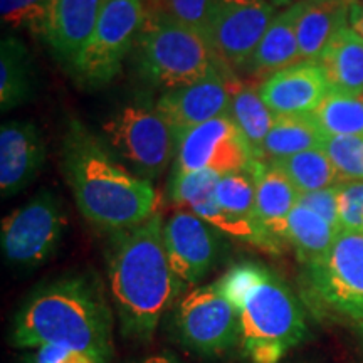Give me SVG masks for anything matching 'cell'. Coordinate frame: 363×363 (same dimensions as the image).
Returning <instances> with one entry per match:
<instances>
[{"label": "cell", "instance_id": "484cf974", "mask_svg": "<svg viewBox=\"0 0 363 363\" xmlns=\"http://www.w3.org/2000/svg\"><path fill=\"white\" fill-rule=\"evenodd\" d=\"M291 180L299 194L333 189L347 182L321 148L269 162Z\"/></svg>", "mask_w": 363, "mask_h": 363}, {"label": "cell", "instance_id": "8992f818", "mask_svg": "<svg viewBox=\"0 0 363 363\" xmlns=\"http://www.w3.org/2000/svg\"><path fill=\"white\" fill-rule=\"evenodd\" d=\"M103 133L110 152L126 169L150 182L158 179L175 157L174 131L152 104H125L103 125Z\"/></svg>", "mask_w": 363, "mask_h": 363}, {"label": "cell", "instance_id": "4dcf8cb0", "mask_svg": "<svg viewBox=\"0 0 363 363\" xmlns=\"http://www.w3.org/2000/svg\"><path fill=\"white\" fill-rule=\"evenodd\" d=\"M51 0H0L2 22L13 29H29L40 34Z\"/></svg>", "mask_w": 363, "mask_h": 363}, {"label": "cell", "instance_id": "603a6c76", "mask_svg": "<svg viewBox=\"0 0 363 363\" xmlns=\"http://www.w3.org/2000/svg\"><path fill=\"white\" fill-rule=\"evenodd\" d=\"M338 233L323 217L298 203L284 222L281 239L293 249L298 261L308 266L328 252Z\"/></svg>", "mask_w": 363, "mask_h": 363}, {"label": "cell", "instance_id": "e0dca14e", "mask_svg": "<svg viewBox=\"0 0 363 363\" xmlns=\"http://www.w3.org/2000/svg\"><path fill=\"white\" fill-rule=\"evenodd\" d=\"M330 93L318 62H299L259 83V94L272 115H310Z\"/></svg>", "mask_w": 363, "mask_h": 363}, {"label": "cell", "instance_id": "d590c367", "mask_svg": "<svg viewBox=\"0 0 363 363\" xmlns=\"http://www.w3.org/2000/svg\"><path fill=\"white\" fill-rule=\"evenodd\" d=\"M138 363H182V362L175 355H172V353H157V355H150L147 358H143V360Z\"/></svg>", "mask_w": 363, "mask_h": 363}, {"label": "cell", "instance_id": "30bf717a", "mask_svg": "<svg viewBox=\"0 0 363 363\" xmlns=\"http://www.w3.org/2000/svg\"><path fill=\"white\" fill-rule=\"evenodd\" d=\"M306 289L318 306L363 321V235L340 230L328 252L305 266Z\"/></svg>", "mask_w": 363, "mask_h": 363}, {"label": "cell", "instance_id": "f35d334b", "mask_svg": "<svg viewBox=\"0 0 363 363\" xmlns=\"http://www.w3.org/2000/svg\"><path fill=\"white\" fill-rule=\"evenodd\" d=\"M360 99H362V101H363V94H362V96H360Z\"/></svg>", "mask_w": 363, "mask_h": 363}, {"label": "cell", "instance_id": "74e56055", "mask_svg": "<svg viewBox=\"0 0 363 363\" xmlns=\"http://www.w3.org/2000/svg\"><path fill=\"white\" fill-rule=\"evenodd\" d=\"M358 331H360L362 340H363V321H362V323H358Z\"/></svg>", "mask_w": 363, "mask_h": 363}, {"label": "cell", "instance_id": "d6986e66", "mask_svg": "<svg viewBox=\"0 0 363 363\" xmlns=\"http://www.w3.org/2000/svg\"><path fill=\"white\" fill-rule=\"evenodd\" d=\"M352 0H303L298 17L299 62H318L333 35L348 26Z\"/></svg>", "mask_w": 363, "mask_h": 363}, {"label": "cell", "instance_id": "7402d4cb", "mask_svg": "<svg viewBox=\"0 0 363 363\" xmlns=\"http://www.w3.org/2000/svg\"><path fill=\"white\" fill-rule=\"evenodd\" d=\"M256 175V212L261 225L281 242L284 222L298 206L299 192L279 169L269 162L252 160ZM284 244V242H283Z\"/></svg>", "mask_w": 363, "mask_h": 363}, {"label": "cell", "instance_id": "4fadbf2b", "mask_svg": "<svg viewBox=\"0 0 363 363\" xmlns=\"http://www.w3.org/2000/svg\"><path fill=\"white\" fill-rule=\"evenodd\" d=\"M163 238L170 264L185 288L201 284L220 259L219 230L185 208H177L165 220Z\"/></svg>", "mask_w": 363, "mask_h": 363}, {"label": "cell", "instance_id": "9a60e30c", "mask_svg": "<svg viewBox=\"0 0 363 363\" xmlns=\"http://www.w3.org/2000/svg\"><path fill=\"white\" fill-rule=\"evenodd\" d=\"M45 143L33 121H6L0 128V190L2 197L22 192L43 170Z\"/></svg>", "mask_w": 363, "mask_h": 363}, {"label": "cell", "instance_id": "836d02e7", "mask_svg": "<svg viewBox=\"0 0 363 363\" xmlns=\"http://www.w3.org/2000/svg\"><path fill=\"white\" fill-rule=\"evenodd\" d=\"M34 363H96L84 353L61 347H43L35 353Z\"/></svg>", "mask_w": 363, "mask_h": 363}, {"label": "cell", "instance_id": "1f68e13d", "mask_svg": "<svg viewBox=\"0 0 363 363\" xmlns=\"http://www.w3.org/2000/svg\"><path fill=\"white\" fill-rule=\"evenodd\" d=\"M340 230L363 235V180H347L338 185Z\"/></svg>", "mask_w": 363, "mask_h": 363}, {"label": "cell", "instance_id": "6da1fadb", "mask_svg": "<svg viewBox=\"0 0 363 363\" xmlns=\"http://www.w3.org/2000/svg\"><path fill=\"white\" fill-rule=\"evenodd\" d=\"M163 224L158 212L143 224L111 234L108 244V281L120 330L135 342H148L187 289L170 264Z\"/></svg>", "mask_w": 363, "mask_h": 363}, {"label": "cell", "instance_id": "2e32d148", "mask_svg": "<svg viewBox=\"0 0 363 363\" xmlns=\"http://www.w3.org/2000/svg\"><path fill=\"white\" fill-rule=\"evenodd\" d=\"M103 0H51L40 38L61 65L72 69L93 35Z\"/></svg>", "mask_w": 363, "mask_h": 363}, {"label": "cell", "instance_id": "d6a6232c", "mask_svg": "<svg viewBox=\"0 0 363 363\" xmlns=\"http://www.w3.org/2000/svg\"><path fill=\"white\" fill-rule=\"evenodd\" d=\"M299 206L310 208L320 217L340 230V216H338V187L316 190V192L299 194Z\"/></svg>", "mask_w": 363, "mask_h": 363}, {"label": "cell", "instance_id": "ab89813d", "mask_svg": "<svg viewBox=\"0 0 363 363\" xmlns=\"http://www.w3.org/2000/svg\"><path fill=\"white\" fill-rule=\"evenodd\" d=\"M358 2H362V4H363V0H358Z\"/></svg>", "mask_w": 363, "mask_h": 363}, {"label": "cell", "instance_id": "f546056e", "mask_svg": "<svg viewBox=\"0 0 363 363\" xmlns=\"http://www.w3.org/2000/svg\"><path fill=\"white\" fill-rule=\"evenodd\" d=\"M321 150L345 180H363V136L325 135Z\"/></svg>", "mask_w": 363, "mask_h": 363}, {"label": "cell", "instance_id": "5bb4252c", "mask_svg": "<svg viewBox=\"0 0 363 363\" xmlns=\"http://www.w3.org/2000/svg\"><path fill=\"white\" fill-rule=\"evenodd\" d=\"M230 71H219L185 88L165 91L155 103L157 110L174 131L175 142L195 126L229 113Z\"/></svg>", "mask_w": 363, "mask_h": 363}, {"label": "cell", "instance_id": "d4e9b609", "mask_svg": "<svg viewBox=\"0 0 363 363\" xmlns=\"http://www.w3.org/2000/svg\"><path fill=\"white\" fill-rule=\"evenodd\" d=\"M325 133L310 115H274V121L264 140L262 162L298 155L321 148Z\"/></svg>", "mask_w": 363, "mask_h": 363}, {"label": "cell", "instance_id": "e575fe53", "mask_svg": "<svg viewBox=\"0 0 363 363\" xmlns=\"http://www.w3.org/2000/svg\"><path fill=\"white\" fill-rule=\"evenodd\" d=\"M348 27L363 39V4L358 0H352L350 11H348Z\"/></svg>", "mask_w": 363, "mask_h": 363}, {"label": "cell", "instance_id": "7c38bea8", "mask_svg": "<svg viewBox=\"0 0 363 363\" xmlns=\"http://www.w3.org/2000/svg\"><path fill=\"white\" fill-rule=\"evenodd\" d=\"M254 160L249 145L229 115L195 126L177 142L174 172L211 170L219 175L246 169Z\"/></svg>", "mask_w": 363, "mask_h": 363}, {"label": "cell", "instance_id": "4316f807", "mask_svg": "<svg viewBox=\"0 0 363 363\" xmlns=\"http://www.w3.org/2000/svg\"><path fill=\"white\" fill-rule=\"evenodd\" d=\"M325 135L363 136V101L330 93L310 113Z\"/></svg>", "mask_w": 363, "mask_h": 363}, {"label": "cell", "instance_id": "8d00e7d4", "mask_svg": "<svg viewBox=\"0 0 363 363\" xmlns=\"http://www.w3.org/2000/svg\"><path fill=\"white\" fill-rule=\"evenodd\" d=\"M269 2L274 4L276 7H289L293 6V4H298V2H303V0H269Z\"/></svg>", "mask_w": 363, "mask_h": 363}, {"label": "cell", "instance_id": "9c48e42d", "mask_svg": "<svg viewBox=\"0 0 363 363\" xmlns=\"http://www.w3.org/2000/svg\"><path fill=\"white\" fill-rule=\"evenodd\" d=\"M67 229L62 202L49 190L16 208L2 220L0 246L6 261L17 269H35L57 251Z\"/></svg>", "mask_w": 363, "mask_h": 363}, {"label": "cell", "instance_id": "83f0119b", "mask_svg": "<svg viewBox=\"0 0 363 363\" xmlns=\"http://www.w3.org/2000/svg\"><path fill=\"white\" fill-rule=\"evenodd\" d=\"M219 174L211 170L195 172H174L172 170L169 182V197L174 206L179 208H190L212 199L216 195V187L220 180Z\"/></svg>", "mask_w": 363, "mask_h": 363}, {"label": "cell", "instance_id": "3957f363", "mask_svg": "<svg viewBox=\"0 0 363 363\" xmlns=\"http://www.w3.org/2000/svg\"><path fill=\"white\" fill-rule=\"evenodd\" d=\"M111 337L113 311L91 274L62 276L40 286L21 308L12 330V342L21 348H71L96 363L110 358Z\"/></svg>", "mask_w": 363, "mask_h": 363}, {"label": "cell", "instance_id": "ac0fdd59", "mask_svg": "<svg viewBox=\"0 0 363 363\" xmlns=\"http://www.w3.org/2000/svg\"><path fill=\"white\" fill-rule=\"evenodd\" d=\"M299 12H301V2L293 4L276 13L252 57L240 71V74L246 76V79L261 83L286 67L299 65L296 33Z\"/></svg>", "mask_w": 363, "mask_h": 363}, {"label": "cell", "instance_id": "44dd1931", "mask_svg": "<svg viewBox=\"0 0 363 363\" xmlns=\"http://www.w3.org/2000/svg\"><path fill=\"white\" fill-rule=\"evenodd\" d=\"M229 93L230 104L227 115L246 138L254 160L262 162L264 140L274 121V115L262 101L259 83L240 78L238 74H230Z\"/></svg>", "mask_w": 363, "mask_h": 363}, {"label": "cell", "instance_id": "f1b7e54d", "mask_svg": "<svg viewBox=\"0 0 363 363\" xmlns=\"http://www.w3.org/2000/svg\"><path fill=\"white\" fill-rule=\"evenodd\" d=\"M147 16L165 17L192 29L208 33L214 0H147Z\"/></svg>", "mask_w": 363, "mask_h": 363}, {"label": "cell", "instance_id": "ba28073f", "mask_svg": "<svg viewBox=\"0 0 363 363\" xmlns=\"http://www.w3.org/2000/svg\"><path fill=\"white\" fill-rule=\"evenodd\" d=\"M172 330L179 343L202 357H220L240 345L239 313L217 281L197 286L179 299Z\"/></svg>", "mask_w": 363, "mask_h": 363}, {"label": "cell", "instance_id": "8fae6325", "mask_svg": "<svg viewBox=\"0 0 363 363\" xmlns=\"http://www.w3.org/2000/svg\"><path fill=\"white\" fill-rule=\"evenodd\" d=\"M269 0H214L207 39L222 66L240 72L276 17Z\"/></svg>", "mask_w": 363, "mask_h": 363}, {"label": "cell", "instance_id": "52a82bcc", "mask_svg": "<svg viewBox=\"0 0 363 363\" xmlns=\"http://www.w3.org/2000/svg\"><path fill=\"white\" fill-rule=\"evenodd\" d=\"M147 0H103L93 35L71 72L89 88L111 83L135 48L147 17Z\"/></svg>", "mask_w": 363, "mask_h": 363}, {"label": "cell", "instance_id": "cb8c5ba5", "mask_svg": "<svg viewBox=\"0 0 363 363\" xmlns=\"http://www.w3.org/2000/svg\"><path fill=\"white\" fill-rule=\"evenodd\" d=\"M34 91L30 54L22 40L7 35L0 43V110L12 111L27 103Z\"/></svg>", "mask_w": 363, "mask_h": 363}, {"label": "cell", "instance_id": "5b68a950", "mask_svg": "<svg viewBox=\"0 0 363 363\" xmlns=\"http://www.w3.org/2000/svg\"><path fill=\"white\" fill-rule=\"evenodd\" d=\"M133 49L140 76L163 91L185 88L227 71L206 34L165 17H145Z\"/></svg>", "mask_w": 363, "mask_h": 363}, {"label": "cell", "instance_id": "7a4b0ae2", "mask_svg": "<svg viewBox=\"0 0 363 363\" xmlns=\"http://www.w3.org/2000/svg\"><path fill=\"white\" fill-rule=\"evenodd\" d=\"M62 174L81 216L104 233L131 229L158 214L160 197L152 182L118 162L78 120H71L62 142Z\"/></svg>", "mask_w": 363, "mask_h": 363}, {"label": "cell", "instance_id": "ffe728a7", "mask_svg": "<svg viewBox=\"0 0 363 363\" xmlns=\"http://www.w3.org/2000/svg\"><path fill=\"white\" fill-rule=\"evenodd\" d=\"M318 65L323 69L330 91L342 96L363 94V39L350 27L333 35Z\"/></svg>", "mask_w": 363, "mask_h": 363}, {"label": "cell", "instance_id": "277c9868", "mask_svg": "<svg viewBox=\"0 0 363 363\" xmlns=\"http://www.w3.org/2000/svg\"><path fill=\"white\" fill-rule=\"evenodd\" d=\"M240 321V350L249 363H279L305 340V311L286 281L259 262H240L217 281Z\"/></svg>", "mask_w": 363, "mask_h": 363}]
</instances>
